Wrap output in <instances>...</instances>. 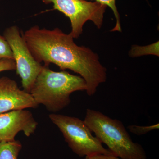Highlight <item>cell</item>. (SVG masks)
Wrapping results in <instances>:
<instances>
[{
  "label": "cell",
  "mask_w": 159,
  "mask_h": 159,
  "mask_svg": "<svg viewBox=\"0 0 159 159\" xmlns=\"http://www.w3.org/2000/svg\"><path fill=\"white\" fill-rule=\"evenodd\" d=\"M84 121L114 155L121 159H147L145 150L132 141L121 121L90 109H87Z\"/></svg>",
  "instance_id": "cell-3"
},
{
  "label": "cell",
  "mask_w": 159,
  "mask_h": 159,
  "mask_svg": "<svg viewBox=\"0 0 159 159\" xmlns=\"http://www.w3.org/2000/svg\"><path fill=\"white\" fill-rule=\"evenodd\" d=\"M3 59L14 60V56L9 43L0 35V60Z\"/></svg>",
  "instance_id": "cell-12"
},
{
  "label": "cell",
  "mask_w": 159,
  "mask_h": 159,
  "mask_svg": "<svg viewBox=\"0 0 159 159\" xmlns=\"http://www.w3.org/2000/svg\"><path fill=\"white\" fill-rule=\"evenodd\" d=\"M3 36L13 53L16 70L21 79L23 90L29 93L43 66L34 59L17 26L7 28Z\"/></svg>",
  "instance_id": "cell-6"
},
{
  "label": "cell",
  "mask_w": 159,
  "mask_h": 159,
  "mask_svg": "<svg viewBox=\"0 0 159 159\" xmlns=\"http://www.w3.org/2000/svg\"><path fill=\"white\" fill-rule=\"evenodd\" d=\"M22 148L19 141L0 142V159H18Z\"/></svg>",
  "instance_id": "cell-9"
},
{
  "label": "cell",
  "mask_w": 159,
  "mask_h": 159,
  "mask_svg": "<svg viewBox=\"0 0 159 159\" xmlns=\"http://www.w3.org/2000/svg\"><path fill=\"white\" fill-rule=\"evenodd\" d=\"M38 124L31 112L25 109L0 114V142L14 141L20 132L30 137L34 133Z\"/></svg>",
  "instance_id": "cell-7"
},
{
  "label": "cell",
  "mask_w": 159,
  "mask_h": 159,
  "mask_svg": "<svg viewBox=\"0 0 159 159\" xmlns=\"http://www.w3.org/2000/svg\"><path fill=\"white\" fill-rule=\"evenodd\" d=\"M86 88L85 80L80 76L65 70L55 72L44 65L29 93L38 105L42 104L49 111L55 113L70 104L72 93Z\"/></svg>",
  "instance_id": "cell-2"
},
{
  "label": "cell",
  "mask_w": 159,
  "mask_h": 159,
  "mask_svg": "<svg viewBox=\"0 0 159 159\" xmlns=\"http://www.w3.org/2000/svg\"><path fill=\"white\" fill-rule=\"evenodd\" d=\"M16 70L14 60L3 59L0 60V73L4 71L14 70Z\"/></svg>",
  "instance_id": "cell-14"
},
{
  "label": "cell",
  "mask_w": 159,
  "mask_h": 159,
  "mask_svg": "<svg viewBox=\"0 0 159 159\" xmlns=\"http://www.w3.org/2000/svg\"><path fill=\"white\" fill-rule=\"evenodd\" d=\"M22 36L34 59L45 66L56 65L62 70H70L80 74L86 83L87 93L95 94L100 84L107 79L106 69L99 57L90 49L77 45L70 34L61 29L31 27Z\"/></svg>",
  "instance_id": "cell-1"
},
{
  "label": "cell",
  "mask_w": 159,
  "mask_h": 159,
  "mask_svg": "<svg viewBox=\"0 0 159 159\" xmlns=\"http://www.w3.org/2000/svg\"><path fill=\"white\" fill-rule=\"evenodd\" d=\"M85 159H120L114 155H107L103 154H96L85 157Z\"/></svg>",
  "instance_id": "cell-15"
},
{
  "label": "cell",
  "mask_w": 159,
  "mask_h": 159,
  "mask_svg": "<svg viewBox=\"0 0 159 159\" xmlns=\"http://www.w3.org/2000/svg\"><path fill=\"white\" fill-rule=\"evenodd\" d=\"M46 4L52 3L54 10L63 13L70 19L72 30L70 34L74 38H78L82 34L84 24L92 21L100 29L107 6L95 2L86 0H43Z\"/></svg>",
  "instance_id": "cell-5"
},
{
  "label": "cell",
  "mask_w": 159,
  "mask_h": 159,
  "mask_svg": "<svg viewBox=\"0 0 159 159\" xmlns=\"http://www.w3.org/2000/svg\"><path fill=\"white\" fill-rule=\"evenodd\" d=\"M95 1L108 6L112 9L116 17V22L115 27L111 30V31H118L121 32L122 29L120 24V15L116 6V0H95Z\"/></svg>",
  "instance_id": "cell-11"
},
{
  "label": "cell",
  "mask_w": 159,
  "mask_h": 159,
  "mask_svg": "<svg viewBox=\"0 0 159 159\" xmlns=\"http://www.w3.org/2000/svg\"><path fill=\"white\" fill-rule=\"evenodd\" d=\"M129 54V56L132 57H140L148 54L159 56V42L146 46H132Z\"/></svg>",
  "instance_id": "cell-10"
},
{
  "label": "cell",
  "mask_w": 159,
  "mask_h": 159,
  "mask_svg": "<svg viewBox=\"0 0 159 159\" xmlns=\"http://www.w3.org/2000/svg\"><path fill=\"white\" fill-rule=\"evenodd\" d=\"M159 123L149 126H139L136 125H131L128 126V128L131 132L137 135H142L148 133L149 132L155 129H158Z\"/></svg>",
  "instance_id": "cell-13"
},
{
  "label": "cell",
  "mask_w": 159,
  "mask_h": 159,
  "mask_svg": "<svg viewBox=\"0 0 159 159\" xmlns=\"http://www.w3.org/2000/svg\"><path fill=\"white\" fill-rule=\"evenodd\" d=\"M49 117L62 133L70 148L79 157L96 154L114 155L93 135L84 121L76 117L55 113L50 114Z\"/></svg>",
  "instance_id": "cell-4"
},
{
  "label": "cell",
  "mask_w": 159,
  "mask_h": 159,
  "mask_svg": "<svg viewBox=\"0 0 159 159\" xmlns=\"http://www.w3.org/2000/svg\"><path fill=\"white\" fill-rule=\"evenodd\" d=\"M38 105L31 94L21 90L15 80L6 77L0 78V114Z\"/></svg>",
  "instance_id": "cell-8"
}]
</instances>
